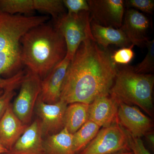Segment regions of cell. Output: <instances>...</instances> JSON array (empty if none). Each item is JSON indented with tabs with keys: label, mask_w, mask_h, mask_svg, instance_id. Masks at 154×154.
<instances>
[{
	"label": "cell",
	"mask_w": 154,
	"mask_h": 154,
	"mask_svg": "<svg viewBox=\"0 0 154 154\" xmlns=\"http://www.w3.org/2000/svg\"><path fill=\"white\" fill-rule=\"evenodd\" d=\"M106 49L91 39L81 43L67 70L60 100L89 105L109 95L118 71Z\"/></svg>",
	"instance_id": "obj_1"
},
{
	"label": "cell",
	"mask_w": 154,
	"mask_h": 154,
	"mask_svg": "<svg viewBox=\"0 0 154 154\" xmlns=\"http://www.w3.org/2000/svg\"><path fill=\"white\" fill-rule=\"evenodd\" d=\"M20 43L22 64L41 80L66 56L63 36L54 26L45 23L28 30Z\"/></svg>",
	"instance_id": "obj_2"
},
{
	"label": "cell",
	"mask_w": 154,
	"mask_h": 154,
	"mask_svg": "<svg viewBox=\"0 0 154 154\" xmlns=\"http://www.w3.org/2000/svg\"><path fill=\"white\" fill-rule=\"evenodd\" d=\"M154 85L153 75L137 73L127 67L117 72L109 94L118 104L136 105L153 116Z\"/></svg>",
	"instance_id": "obj_3"
},
{
	"label": "cell",
	"mask_w": 154,
	"mask_h": 154,
	"mask_svg": "<svg viewBox=\"0 0 154 154\" xmlns=\"http://www.w3.org/2000/svg\"><path fill=\"white\" fill-rule=\"evenodd\" d=\"M54 21V27L64 38L66 56L71 61L83 42L89 39L94 41L91 33L89 11H81L76 14L66 13Z\"/></svg>",
	"instance_id": "obj_4"
},
{
	"label": "cell",
	"mask_w": 154,
	"mask_h": 154,
	"mask_svg": "<svg viewBox=\"0 0 154 154\" xmlns=\"http://www.w3.org/2000/svg\"><path fill=\"white\" fill-rule=\"evenodd\" d=\"M126 131L118 122L99 130L79 154H113L130 151Z\"/></svg>",
	"instance_id": "obj_5"
},
{
	"label": "cell",
	"mask_w": 154,
	"mask_h": 154,
	"mask_svg": "<svg viewBox=\"0 0 154 154\" xmlns=\"http://www.w3.org/2000/svg\"><path fill=\"white\" fill-rule=\"evenodd\" d=\"M41 79L28 70L21 83L19 94L12 105L13 111L23 124L28 125L31 120L41 90Z\"/></svg>",
	"instance_id": "obj_6"
},
{
	"label": "cell",
	"mask_w": 154,
	"mask_h": 154,
	"mask_svg": "<svg viewBox=\"0 0 154 154\" xmlns=\"http://www.w3.org/2000/svg\"><path fill=\"white\" fill-rule=\"evenodd\" d=\"M91 20L105 27L121 28L125 13L122 0H89Z\"/></svg>",
	"instance_id": "obj_7"
},
{
	"label": "cell",
	"mask_w": 154,
	"mask_h": 154,
	"mask_svg": "<svg viewBox=\"0 0 154 154\" xmlns=\"http://www.w3.org/2000/svg\"><path fill=\"white\" fill-rule=\"evenodd\" d=\"M116 122L135 137L141 138L152 131L153 123L137 107L119 103Z\"/></svg>",
	"instance_id": "obj_8"
},
{
	"label": "cell",
	"mask_w": 154,
	"mask_h": 154,
	"mask_svg": "<svg viewBox=\"0 0 154 154\" xmlns=\"http://www.w3.org/2000/svg\"><path fill=\"white\" fill-rule=\"evenodd\" d=\"M67 106L62 100L55 104H48L38 97L35 107L40 118L43 136L55 134L64 128L65 114Z\"/></svg>",
	"instance_id": "obj_9"
},
{
	"label": "cell",
	"mask_w": 154,
	"mask_h": 154,
	"mask_svg": "<svg viewBox=\"0 0 154 154\" xmlns=\"http://www.w3.org/2000/svg\"><path fill=\"white\" fill-rule=\"evenodd\" d=\"M71 60L65 57L41 80L40 99L48 104H55L60 100L61 90Z\"/></svg>",
	"instance_id": "obj_10"
},
{
	"label": "cell",
	"mask_w": 154,
	"mask_h": 154,
	"mask_svg": "<svg viewBox=\"0 0 154 154\" xmlns=\"http://www.w3.org/2000/svg\"><path fill=\"white\" fill-rule=\"evenodd\" d=\"M123 19L121 29L131 44L137 46L145 45L149 40L148 31L150 26L148 18L137 10H127Z\"/></svg>",
	"instance_id": "obj_11"
},
{
	"label": "cell",
	"mask_w": 154,
	"mask_h": 154,
	"mask_svg": "<svg viewBox=\"0 0 154 154\" xmlns=\"http://www.w3.org/2000/svg\"><path fill=\"white\" fill-rule=\"evenodd\" d=\"M39 119L28 126L11 149L4 154H45Z\"/></svg>",
	"instance_id": "obj_12"
},
{
	"label": "cell",
	"mask_w": 154,
	"mask_h": 154,
	"mask_svg": "<svg viewBox=\"0 0 154 154\" xmlns=\"http://www.w3.org/2000/svg\"><path fill=\"white\" fill-rule=\"evenodd\" d=\"M119 104L109 95L95 99L89 106L88 120L100 127H106L116 122Z\"/></svg>",
	"instance_id": "obj_13"
},
{
	"label": "cell",
	"mask_w": 154,
	"mask_h": 154,
	"mask_svg": "<svg viewBox=\"0 0 154 154\" xmlns=\"http://www.w3.org/2000/svg\"><path fill=\"white\" fill-rule=\"evenodd\" d=\"M28 126L14 113L11 103L0 119V141L9 151Z\"/></svg>",
	"instance_id": "obj_14"
},
{
	"label": "cell",
	"mask_w": 154,
	"mask_h": 154,
	"mask_svg": "<svg viewBox=\"0 0 154 154\" xmlns=\"http://www.w3.org/2000/svg\"><path fill=\"white\" fill-rule=\"evenodd\" d=\"M91 30L94 41L100 47L107 49L110 45L129 47L131 43L121 28L102 26L91 20Z\"/></svg>",
	"instance_id": "obj_15"
},
{
	"label": "cell",
	"mask_w": 154,
	"mask_h": 154,
	"mask_svg": "<svg viewBox=\"0 0 154 154\" xmlns=\"http://www.w3.org/2000/svg\"><path fill=\"white\" fill-rule=\"evenodd\" d=\"M45 154H76L73 134L64 128L57 133L48 136L43 140Z\"/></svg>",
	"instance_id": "obj_16"
},
{
	"label": "cell",
	"mask_w": 154,
	"mask_h": 154,
	"mask_svg": "<svg viewBox=\"0 0 154 154\" xmlns=\"http://www.w3.org/2000/svg\"><path fill=\"white\" fill-rule=\"evenodd\" d=\"M88 104L75 102L69 104L65 114L64 128L74 134L88 120Z\"/></svg>",
	"instance_id": "obj_17"
},
{
	"label": "cell",
	"mask_w": 154,
	"mask_h": 154,
	"mask_svg": "<svg viewBox=\"0 0 154 154\" xmlns=\"http://www.w3.org/2000/svg\"><path fill=\"white\" fill-rule=\"evenodd\" d=\"M100 127L88 120L79 129L73 134L75 151H82L93 140L100 130Z\"/></svg>",
	"instance_id": "obj_18"
},
{
	"label": "cell",
	"mask_w": 154,
	"mask_h": 154,
	"mask_svg": "<svg viewBox=\"0 0 154 154\" xmlns=\"http://www.w3.org/2000/svg\"><path fill=\"white\" fill-rule=\"evenodd\" d=\"M0 11L11 14H28L35 10L33 0H0Z\"/></svg>",
	"instance_id": "obj_19"
},
{
	"label": "cell",
	"mask_w": 154,
	"mask_h": 154,
	"mask_svg": "<svg viewBox=\"0 0 154 154\" xmlns=\"http://www.w3.org/2000/svg\"><path fill=\"white\" fill-rule=\"evenodd\" d=\"M34 10L51 15L54 21L66 14L63 1L61 0H33Z\"/></svg>",
	"instance_id": "obj_20"
},
{
	"label": "cell",
	"mask_w": 154,
	"mask_h": 154,
	"mask_svg": "<svg viewBox=\"0 0 154 154\" xmlns=\"http://www.w3.org/2000/svg\"><path fill=\"white\" fill-rule=\"evenodd\" d=\"M148 52L143 60L134 67H131L133 70L140 74L152 72L154 70V40H149L146 42Z\"/></svg>",
	"instance_id": "obj_21"
},
{
	"label": "cell",
	"mask_w": 154,
	"mask_h": 154,
	"mask_svg": "<svg viewBox=\"0 0 154 154\" xmlns=\"http://www.w3.org/2000/svg\"><path fill=\"white\" fill-rule=\"evenodd\" d=\"M134 46V45L131 44L129 47L122 48L114 51L111 55L113 63L115 65H126L130 63L134 56L133 50Z\"/></svg>",
	"instance_id": "obj_22"
},
{
	"label": "cell",
	"mask_w": 154,
	"mask_h": 154,
	"mask_svg": "<svg viewBox=\"0 0 154 154\" xmlns=\"http://www.w3.org/2000/svg\"><path fill=\"white\" fill-rule=\"evenodd\" d=\"M125 6L148 14H152L154 10V1L152 0H127Z\"/></svg>",
	"instance_id": "obj_23"
},
{
	"label": "cell",
	"mask_w": 154,
	"mask_h": 154,
	"mask_svg": "<svg viewBox=\"0 0 154 154\" xmlns=\"http://www.w3.org/2000/svg\"><path fill=\"white\" fill-rule=\"evenodd\" d=\"M19 85H14L4 90L0 94V119L11 104L12 99L16 94L15 90Z\"/></svg>",
	"instance_id": "obj_24"
},
{
	"label": "cell",
	"mask_w": 154,
	"mask_h": 154,
	"mask_svg": "<svg viewBox=\"0 0 154 154\" xmlns=\"http://www.w3.org/2000/svg\"><path fill=\"white\" fill-rule=\"evenodd\" d=\"M65 7L68 9V14H76L83 11H89L88 1L86 0H63Z\"/></svg>",
	"instance_id": "obj_25"
},
{
	"label": "cell",
	"mask_w": 154,
	"mask_h": 154,
	"mask_svg": "<svg viewBox=\"0 0 154 154\" xmlns=\"http://www.w3.org/2000/svg\"><path fill=\"white\" fill-rule=\"evenodd\" d=\"M125 131L127 135L130 149L133 154H152L146 148L140 138L135 137Z\"/></svg>",
	"instance_id": "obj_26"
},
{
	"label": "cell",
	"mask_w": 154,
	"mask_h": 154,
	"mask_svg": "<svg viewBox=\"0 0 154 154\" xmlns=\"http://www.w3.org/2000/svg\"><path fill=\"white\" fill-rule=\"evenodd\" d=\"M144 136L146 137L147 141L148 142L149 144L153 147L154 146V133L151 131L148 132Z\"/></svg>",
	"instance_id": "obj_27"
},
{
	"label": "cell",
	"mask_w": 154,
	"mask_h": 154,
	"mask_svg": "<svg viewBox=\"0 0 154 154\" xmlns=\"http://www.w3.org/2000/svg\"><path fill=\"white\" fill-rule=\"evenodd\" d=\"M8 152L7 149L3 145L1 142L0 141V154H4Z\"/></svg>",
	"instance_id": "obj_28"
},
{
	"label": "cell",
	"mask_w": 154,
	"mask_h": 154,
	"mask_svg": "<svg viewBox=\"0 0 154 154\" xmlns=\"http://www.w3.org/2000/svg\"><path fill=\"white\" fill-rule=\"evenodd\" d=\"M113 154H133L131 151H125L120 152L116 153Z\"/></svg>",
	"instance_id": "obj_29"
},
{
	"label": "cell",
	"mask_w": 154,
	"mask_h": 154,
	"mask_svg": "<svg viewBox=\"0 0 154 154\" xmlns=\"http://www.w3.org/2000/svg\"><path fill=\"white\" fill-rule=\"evenodd\" d=\"M3 92V90H0V94H2V93Z\"/></svg>",
	"instance_id": "obj_30"
}]
</instances>
